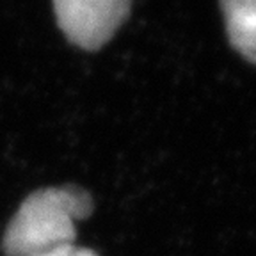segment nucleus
Listing matches in <instances>:
<instances>
[{
	"label": "nucleus",
	"instance_id": "obj_1",
	"mask_svg": "<svg viewBox=\"0 0 256 256\" xmlns=\"http://www.w3.org/2000/svg\"><path fill=\"white\" fill-rule=\"evenodd\" d=\"M91 212V194L76 185L32 192L8 224L2 249L6 256H44L75 246V224Z\"/></svg>",
	"mask_w": 256,
	"mask_h": 256
},
{
	"label": "nucleus",
	"instance_id": "obj_2",
	"mask_svg": "<svg viewBox=\"0 0 256 256\" xmlns=\"http://www.w3.org/2000/svg\"><path fill=\"white\" fill-rule=\"evenodd\" d=\"M132 0H54L56 20L70 43L98 50L123 25Z\"/></svg>",
	"mask_w": 256,
	"mask_h": 256
},
{
	"label": "nucleus",
	"instance_id": "obj_3",
	"mask_svg": "<svg viewBox=\"0 0 256 256\" xmlns=\"http://www.w3.org/2000/svg\"><path fill=\"white\" fill-rule=\"evenodd\" d=\"M220 8L232 46L256 64V0H220Z\"/></svg>",
	"mask_w": 256,
	"mask_h": 256
},
{
	"label": "nucleus",
	"instance_id": "obj_4",
	"mask_svg": "<svg viewBox=\"0 0 256 256\" xmlns=\"http://www.w3.org/2000/svg\"><path fill=\"white\" fill-rule=\"evenodd\" d=\"M44 256H98V254H96L94 251H91V249L76 248V246H70V248L59 249V251L50 252V254H44Z\"/></svg>",
	"mask_w": 256,
	"mask_h": 256
}]
</instances>
